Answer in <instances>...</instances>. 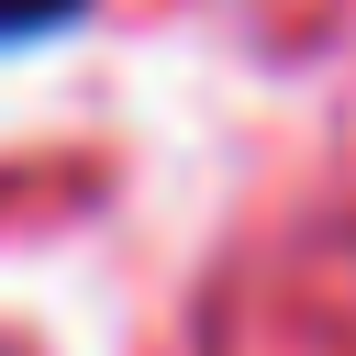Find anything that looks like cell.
<instances>
[{
	"label": "cell",
	"mask_w": 356,
	"mask_h": 356,
	"mask_svg": "<svg viewBox=\"0 0 356 356\" xmlns=\"http://www.w3.org/2000/svg\"><path fill=\"white\" fill-rule=\"evenodd\" d=\"M89 0H0V44H33V33H67Z\"/></svg>",
	"instance_id": "1"
}]
</instances>
